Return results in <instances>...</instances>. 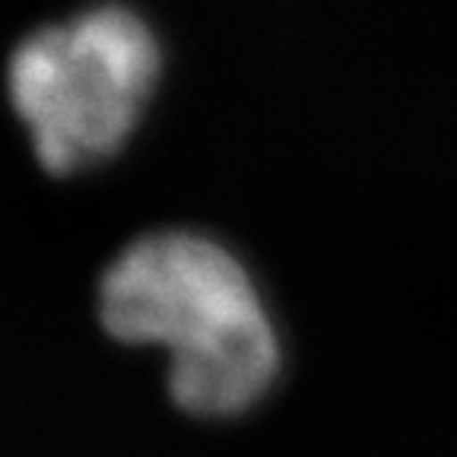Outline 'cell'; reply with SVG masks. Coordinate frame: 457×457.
<instances>
[{"label": "cell", "mask_w": 457, "mask_h": 457, "mask_svg": "<svg viewBox=\"0 0 457 457\" xmlns=\"http://www.w3.org/2000/svg\"><path fill=\"white\" fill-rule=\"evenodd\" d=\"M159 77V42L143 16L99 4L45 26L13 51L10 102L54 175L89 169L140 121Z\"/></svg>", "instance_id": "obj_2"}, {"label": "cell", "mask_w": 457, "mask_h": 457, "mask_svg": "<svg viewBox=\"0 0 457 457\" xmlns=\"http://www.w3.org/2000/svg\"><path fill=\"white\" fill-rule=\"evenodd\" d=\"M99 314L114 340L169 350L171 400L194 416L242 413L277 375V337L245 267L194 232H156L121 251Z\"/></svg>", "instance_id": "obj_1"}]
</instances>
